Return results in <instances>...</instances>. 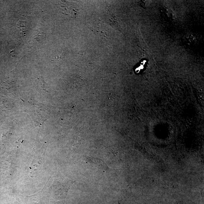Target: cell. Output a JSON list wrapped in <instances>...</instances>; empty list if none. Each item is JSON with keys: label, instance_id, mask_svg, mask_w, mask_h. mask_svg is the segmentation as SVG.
I'll use <instances>...</instances> for the list:
<instances>
[{"label": "cell", "instance_id": "3", "mask_svg": "<svg viewBox=\"0 0 204 204\" xmlns=\"http://www.w3.org/2000/svg\"><path fill=\"white\" fill-rule=\"evenodd\" d=\"M166 14L168 17L171 18L175 19L176 18V15L174 11L171 9H167L166 10Z\"/></svg>", "mask_w": 204, "mask_h": 204}, {"label": "cell", "instance_id": "2", "mask_svg": "<svg viewBox=\"0 0 204 204\" xmlns=\"http://www.w3.org/2000/svg\"><path fill=\"white\" fill-rule=\"evenodd\" d=\"M184 42L188 46L194 45L197 42V38L194 34L187 33L184 35L183 38Z\"/></svg>", "mask_w": 204, "mask_h": 204}, {"label": "cell", "instance_id": "1", "mask_svg": "<svg viewBox=\"0 0 204 204\" xmlns=\"http://www.w3.org/2000/svg\"><path fill=\"white\" fill-rule=\"evenodd\" d=\"M87 159L93 167L98 168L104 172L108 169L106 163L101 159L92 157H87Z\"/></svg>", "mask_w": 204, "mask_h": 204}]
</instances>
